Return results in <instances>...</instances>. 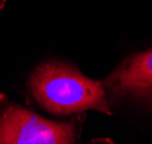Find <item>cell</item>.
I'll list each match as a JSON object with an SVG mask.
<instances>
[{"mask_svg": "<svg viewBox=\"0 0 152 144\" xmlns=\"http://www.w3.org/2000/svg\"><path fill=\"white\" fill-rule=\"evenodd\" d=\"M28 87L33 99L52 114L72 115L88 110L112 114L104 83L65 62L40 64L31 73Z\"/></svg>", "mask_w": 152, "mask_h": 144, "instance_id": "obj_1", "label": "cell"}, {"mask_svg": "<svg viewBox=\"0 0 152 144\" xmlns=\"http://www.w3.org/2000/svg\"><path fill=\"white\" fill-rule=\"evenodd\" d=\"M83 118L50 121L0 95V144H76Z\"/></svg>", "mask_w": 152, "mask_h": 144, "instance_id": "obj_2", "label": "cell"}, {"mask_svg": "<svg viewBox=\"0 0 152 144\" xmlns=\"http://www.w3.org/2000/svg\"><path fill=\"white\" fill-rule=\"evenodd\" d=\"M103 83L110 102H129L152 111V47L127 57Z\"/></svg>", "mask_w": 152, "mask_h": 144, "instance_id": "obj_3", "label": "cell"}, {"mask_svg": "<svg viewBox=\"0 0 152 144\" xmlns=\"http://www.w3.org/2000/svg\"><path fill=\"white\" fill-rule=\"evenodd\" d=\"M91 144H113L109 140H102V141H93Z\"/></svg>", "mask_w": 152, "mask_h": 144, "instance_id": "obj_4", "label": "cell"}, {"mask_svg": "<svg viewBox=\"0 0 152 144\" xmlns=\"http://www.w3.org/2000/svg\"><path fill=\"white\" fill-rule=\"evenodd\" d=\"M5 4H6V0H0V10L5 7Z\"/></svg>", "mask_w": 152, "mask_h": 144, "instance_id": "obj_5", "label": "cell"}]
</instances>
